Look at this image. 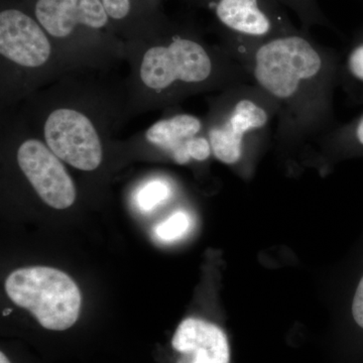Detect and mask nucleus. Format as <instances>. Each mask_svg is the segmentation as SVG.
I'll use <instances>...</instances> for the list:
<instances>
[{"instance_id":"1","label":"nucleus","mask_w":363,"mask_h":363,"mask_svg":"<svg viewBox=\"0 0 363 363\" xmlns=\"http://www.w3.org/2000/svg\"><path fill=\"white\" fill-rule=\"evenodd\" d=\"M226 50L277 107L276 135L285 147L323 138L333 130L337 56L303 30L259 43L225 42Z\"/></svg>"},{"instance_id":"2","label":"nucleus","mask_w":363,"mask_h":363,"mask_svg":"<svg viewBox=\"0 0 363 363\" xmlns=\"http://www.w3.org/2000/svg\"><path fill=\"white\" fill-rule=\"evenodd\" d=\"M140 77L145 87L159 92L192 93L252 82L242 66L226 51H219L188 33L147 50Z\"/></svg>"},{"instance_id":"3","label":"nucleus","mask_w":363,"mask_h":363,"mask_svg":"<svg viewBox=\"0 0 363 363\" xmlns=\"http://www.w3.org/2000/svg\"><path fill=\"white\" fill-rule=\"evenodd\" d=\"M277 119V107L252 82L238 83L215 100L206 133L212 152L231 167L250 164L262 149Z\"/></svg>"},{"instance_id":"4","label":"nucleus","mask_w":363,"mask_h":363,"mask_svg":"<svg viewBox=\"0 0 363 363\" xmlns=\"http://www.w3.org/2000/svg\"><path fill=\"white\" fill-rule=\"evenodd\" d=\"M6 290L14 304L28 310L45 329L64 331L78 320L80 291L75 281L59 269H16L7 278Z\"/></svg>"},{"instance_id":"5","label":"nucleus","mask_w":363,"mask_h":363,"mask_svg":"<svg viewBox=\"0 0 363 363\" xmlns=\"http://www.w3.org/2000/svg\"><path fill=\"white\" fill-rule=\"evenodd\" d=\"M207 9L225 42L259 44L297 32L286 7L277 0H194Z\"/></svg>"},{"instance_id":"6","label":"nucleus","mask_w":363,"mask_h":363,"mask_svg":"<svg viewBox=\"0 0 363 363\" xmlns=\"http://www.w3.org/2000/svg\"><path fill=\"white\" fill-rule=\"evenodd\" d=\"M44 138L52 152L74 168L93 171L101 164V140L82 112L65 107L55 109L45 119Z\"/></svg>"},{"instance_id":"7","label":"nucleus","mask_w":363,"mask_h":363,"mask_svg":"<svg viewBox=\"0 0 363 363\" xmlns=\"http://www.w3.org/2000/svg\"><path fill=\"white\" fill-rule=\"evenodd\" d=\"M18 166L40 199L55 209L71 207L76 188L68 172L51 149L35 138L23 142L18 150Z\"/></svg>"},{"instance_id":"8","label":"nucleus","mask_w":363,"mask_h":363,"mask_svg":"<svg viewBox=\"0 0 363 363\" xmlns=\"http://www.w3.org/2000/svg\"><path fill=\"white\" fill-rule=\"evenodd\" d=\"M51 39L33 14L16 7L0 13V54L7 61L28 69L45 66L52 56Z\"/></svg>"},{"instance_id":"9","label":"nucleus","mask_w":363,"mask_h":363,"mask_svg":"<svg viewBox=\"0 0 363 363\" xmlns=\"http://www.w3.org/2000/svg\"><path fill=\"white\" fill-rule=\"evenodd\" d=\"M32 14L59 40L100 33L111 23L101 0H33Z\"/></svg>"},{"instance_id":"10","label":"nucleus","mask_w":363,"mask_h":363,"mask_svg":"<svg viewBox=\"0 0 363 363\" xmlns=\"http://www.w3.org/2000/svg\"><path fill=\"white\" fill-rule=\"evenodd\" d=\"M179 354L177 363H230V346L225 332L213 323L187 318L172 339Z\"/></svg>"},{"instance_id":"11","label":"nucleus","mask_w":363,"mask_h":363,"mask_svg":"<svg viewBox=\"0 0 363 363\" xmlns=\"http://www.w3.org/2000/svg\"><path fill=\"white\" fill-rule=\"evenodd\" d=\"M201 133H204L201 119L182 113L157 121L150 126L145 136L150 143L168 152L177 164H187L192 161L189 143Z\"/></svg>"},{"instance_id":"12","label":"nucleus","mask_w":363,"mask_h":363,"mask_svg":"<svg viewBox=\"0 0 363 363\" xmlns=\"http://www.w3.org/2000/svg\"><path fill=\"white\" fill-rule=\"evenodd\" d=\"M325 149L344 150L348 149L363 150V114L352 123L333 128L322 138Z\"/></svg>"},{"instance_id":"13","label":"nucleus","mask_w":363,"mask_h":363,"mask_svg":"<svg viewBox=\"0 0 363 363\" xmlns=\"http://www.w3.org/2000/svg\"><path fill=\"white\" fill-rule=\"evenodd\" d=\"M286 9H291L300 21L302 28L306 33H310L313 26H330L327 16H325L318 0H277Z\"/></svg>"},{"instance_id":"14","label":"nucleus","mask_w":363,"mask_h":363,"mask_svg":"<svg viewBox=\"0 0 363 363\" xmlns=\"http://www.w3.org/2000/svg\"><path fill=\"white\" fill-rule=\"evenodd\" d=\"M169 187L162 181H152L140 189L138 195V204L143 211H152L157 205L168 199Z\"/></svg>"},{"instance_id":"15","label":"nucleus","mask_w":363,"mask_h":363,"mask_svg":"<svg viewBox=\"0 0 363 363\" xmlns=\"http://www.w3.org/2000/svg\"><path fill=\"white\" fill-rule=\"evenodd\" d=\"M189 225H190V218L188 214L183 211H178L157 225V235L162 240H178L188 230Z\"/></svg>"},{"instance_id":"16","label":"nucleus","mask_w":363,"mask_h":363,"mask_svg":"<svg viewBox=\"0 0 363 363\" xmlns=\"http://www.w3.org/2000/svg\"><path fill=\"white\" fill-rule=\"evenodd\" d=\"M344 68L351 80L363 85V42L351 48L346 56Z\"/></svg>"},{"instance_id":"17","label":"nucleus","mask_w":363,"mask_h":363,"mask_svg":"<svg viewBox=\"0 0 363 363\" xmlns=\"http://www.w3.org/2000/svg\"><path fill=\"white\" fill-rule=\"evenodd\" d=\"M111 21H123L133 13V0H101Z\"/></svg>"},{"instance_id":"18","label":"nucleus","mask_w":363,"mask_h":363,"mask_svg":"<svg viewBox=\"0 0 363 363\" xmlns=\"http://www.w3.org/2000/svg\"><path fill=\"white\" fill-rule=\"evenodd\" d=\"M352 316L355 323L363 330V277L353 298Z\"/></svg>"},{"instance_id":"19","label":"nucleus","mask_w":363,"mask_h":363,"mask_svg":"<svg viewBox=\"0 0 363 363\" xmlns=\"http://www.w3.org/2000/svg\"><path fill=\"white\" fill-rule=\"evenodd\" d=\"M0 363H11L4 352L0 353Z\"/></svg>"},{"instance_id":"20","label":"nucleus","mask_w":363,"mask_h":363,"mask_svg":"<svg viewBox=\"0 0 363 363\" xmlns=\"http://www.w3.org/2000/svg\"><path fill=\"white\" fill-rule=\"evenodd\" d=\"M9 313H11V309H7L6 311L4 312V316H7V315L9 314Z\"/></svg>"}]
</instances>
